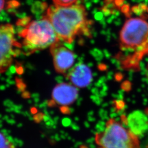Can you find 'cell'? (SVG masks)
<instances>
[{"label":"cell","mask_w":148,"mask_h":148,"mask_svg":"<svg viewBox=\"0 0 148 148\" xmlns=\"http://www.w3.org/2000/svg\"><path fill=\"white\" fill-rule=\"evenodd\" d=\"M52 24L60 41L71 43L77 35L89 32V21L85 8L81 5L48 8L45 16Z\"/></svg>","instance_id":"cell-1"},{"label":"cell","mask_w":148,"mask_h":148,"mask_svg":"<svg viewBox=\"0 0 148 148\" xmlns=\"http://www.w3.org/2000/svg\"><path fill=\"white\" fill-rule=\"evenodd\" d=\"M120 48L122 51H135L124 60V68H136L146 54L148 47V22L141 18H131L125 22L120 34Z\"/></svg>","instance_id":"cell-2"},{"label":"cell","mask_w":148,"mask_h":148,"mask_svg":"<svg viewBox=\"0 0 148 148\" xmlns=\"http://www.w3.org/2000/svg\"><path fill=\"white\" fill-rule=\"evenodd\" d=\"M19 35L27 53L50 47L59 40L52 24L46 17L29 23Z\"/></svg>","instance_id":"cell-3"},{"label":"cell","mask_w":148,"mask_h":148,"mask_svg":"<svg viewBox=\"0 0 148 148\" xmlns=\"http://www.w3.org/2000/svg\"><path fill=\"white\" fill-rule=\"evenodd\" d=\"M98 148H141L138 137L121 123L111 119L103 132L95 135Z\"/></svg>","instance_id":"cell-4"},{"label":"cell","mask_w":148,"mask_h":148,"mask_svg":"<svg viewBox=\"0 0 148 148\" xmlns=\"http://www.w3.org/2000/svg\"><path fill=\"white\" fill-rule=\"evenodd\" d=\"M21 47L16 40L13 27L9 24L0 25V73L9 68Z\"/></svg>","instance_id":"cell-5"},{"label":"cell","mask_w":148,"mask_h":148,"mask_svg":"<svg viewBox=\"0 0 148 148\" xmlns=\"http://www.w3.org/2000/svg\"><path fill=\"white\" fill-rule=\"evenodd\" d=\"M50 48L56 71L59 74H67L74 65L75 60L74 53L65 47L60 40L53 44Z\"/></svg>","instance_id":"cell-6"},{"label":"cell","mask_w":148,"mask_h":148,"mask_svg":"<svg viewBox=\"0 0 148 148\" xmlns=\"http://www.w3.org/2000/svg\"><path fill=\"white\" fill-rule=\"evenodd\" d=\"M78 90L73 85L62 83L57 85L53 90L52 99L59 106H68L77 98Z\"/></svg>","instance_id":"cell-7"},{"label":"cell","mask_w":148,"mask_h":148,"mask_svg":"<svg viewBox=\"0 0 148 148\" xmlns=\"http://www.w3.org/2000/svg\"><path fill=\"white\" fill-rule=\"evenodd\" d=\"M66 75L67 78L72 84L78 88L87 87L92 79L90 69L84 64H77L70 69Z\"/></svg>","instance_id":"cell-8"},{"label":"cell","mask_w":148,"mask_h":148,"mask_svg":"<svg viewBox=\"0 0 148 148\" xmlns=\"http://www.w3.org/2000/svg\"><path fill=\"white\" fill-rule=\"evenodd\" d=\"M122 122L137 137L142 136L148 130V118L143 112L136 111L123 116Z\"/></svg>","instance_id":"cell-9"},{"label":"cell","mask_w":148,"mask_h":148,"mask_svg":"<svg viewBox=\"0 0 148 148\" xmlns=\"http://www.w3.org/2000/svg\"><path fill=\"white\" fill-rule=\"evenodd\" d=\"M0 148H15L14 145L0 132Z\"/></svg>","instance_id":"cell-10"},{"label":"cell","mask_w":148,"mask_h":148,"mask_svg":"<svg viewBox=\"0 0 148 148\" xmlns=\"http://www.w3.org/2000/svg\"><path fill=\"white\" fill-rule=\"evenodd\" d=\"M55 5L59 6H69L74 5L77 0H53Z\"/></svg>","instance_id":"cell-11"},{"label":"cell","mask_w":148,"mask_h":148,"mask_svg":"<svg viewBox=\"0 0 148 148\" xmlns=\"http://www.w3.org/2000/svg\"><path fill=\"white\" fill-rule=\"evenodd\" d=\"M5 3V0H0V12L3 8Z\"/></svg>","instance_id":"cell-12"},{"label":"cell","mask_w":148,"mask_h":148,"mask_svg":"<svg viewBox=\"0 0 148 148\" xmlns=\"http://www.w3.org/2000/svg\"><path fill=\"white\" fill-rule=\"evenodd\" d=\"M148 54V47L147 48V51H146V54ZM147 75L148 76V63L147 65Z\"/></svg>","instance_id":"cell-13"},{"label":"cell","mask_w":148,"mask_h":148,"mask_svg":"<svg viewBox=\"0 0 148 148\" xmlns=\"http://www.w3.org/2000/svg\"></svg>","instance_id":"cell-14"}]
</instances>
